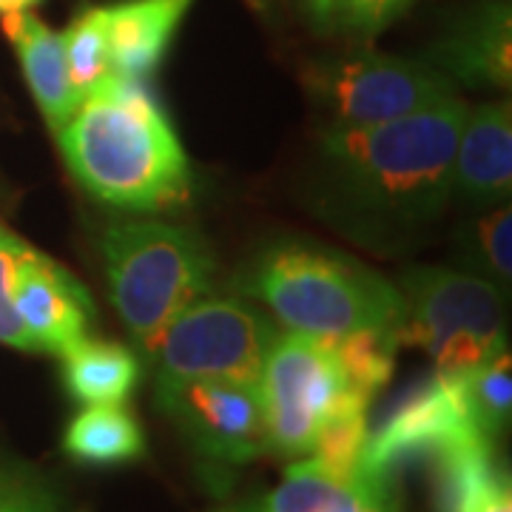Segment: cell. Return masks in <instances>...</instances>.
Returning <instances> with one entry per match:
<instances>
[{
    "label": "cell",
    "instance_id": "obj_31",
    "mask_svg": "<svg viewBox=\"0 0 512 512\" xmlns=\"http://www.w3.org/2000/svg\"><path fill=\"white\" fill-rule=\"evenodd\" d=\"M37 3H40V0H32V6H37Z\"/></svg>",
    "mask_w": 512,
    "mask_h": 512
},
{
    "label": "cell",
    "instance_id": "obj_12",
    "mask_svg": "<svg viewBox=\"0 0 512 512\" xmlns=\"http://www.w3.org/2000/svg\"><path fill=\"white\" fill-rule=\"evenodd\" d=\"M430 63L450 80L470 89H510L512 12L507 0L473 9L430 52Z\"/></svg>",
    "mask_w": 512,
    "mask_h": 512
},
{
    "label": "cell",
    "instance_id": "obj_18",
    "mask_svg": "<svg viewBox=\"0 0 512 512\" xmlns=\"http://www.w3.org/2000/svg\"><path fill=\"white\" fill-rule=\"evenodd\" d=\"M63 382L77 402L123 404L140 382V362L117 342L86 336L63 353Z\"/></svg>",
    "mask_w": 512,
    "mask_h": 512
},
{
    "label": "cell",
    "instance_id": "obj_22",
    "mask_svg": "<svg viewBox=\"0 0 512 512\" xmlns=\"http://www.w3.org/2000/svg\"><path fill=\"white\" fill-rule=\"evenodd\" d=\"M464 393L467 404L473 410V419L478 427L495 439L507 421L512 410V362L510 353L501 350L490 362L473 367L464 373Z\"/></svg>",
    "mask_w": 512,
    "mask_h": 512
},
{
    "label": "cell",
    "instance_id": "obj_24",
    "mask_svg": "<svg viewBox=\"0 0 512 512\" xmlns=\"http://www.w3.org/2000/svg\"><path fill=\"white\" fill-rule=\"evenodd\" d=\"M464 254L478 276L490 282H510L512 276V211L495 205L490 214L478 217L464 234Z\"/></svg>",
    "mask_w": 512,
    "mask_h": 512
},
{
    "label": "cell",
    "instance_id": "obj_9",
    "mask_svg": "<svg viewBox=\"0 0 512 512\" xmlns=\"http://www.w3.org/2000/svg\"><path fill=\"white\" fill-rule=\"evenodd\" d=\"M476 439H490L467 404L464 373H436L430 382L410 390L390 410L376 433H370L365 467L370 476L390 484L396 470L419 461H436L444 453Z\"/></svg>",
    "mask_w": 512,
    "mask_h": 512
},
{
    "label": "cell",
    "instance_id": "obj_19",
    "mask_svg": "<svg viewBox=\"0 0 512 512\" xmlns=\"http://www.w3.org/2000/svg\"><path fill=\"white\" fill-rule=\"evenodd\" d=\"M63 450L80 464L114 467L143 458L146 436L123 404H86L66 427Z\"/></svg>",
    "mask_w": 512,
    "mask_h": 512
},
{
    "label": "cell",
    "instance_id": "obj_23",
    "mask_svg": "<svg viewBox=\"0 0 512 512\" xmlns=\"http://www.w3.org/2000/svg\"><path fill=\"white\" fill-rule=\"evenodd\" d=\"M367 404H370L367 399H353V402L345 404L319 430V436H316L311 447V458L322 461L330 470H339V473L362 470L367 439H370Z\"/></svg>",
    "mask_w": 512,
    "mask_h": 512
},
{
    "label": "cell",
    "instance_id": "obj_13",
    "mask_svg": "<svg viewBox=\"0 0 512 512\" xmlns=\"http://www.w3.org/2000/svg\"><path fill=\"white\" fill-rule=\"evenodd\" d=\"M512 191L510 100L467 109L453 157V194L473 202L507 200Z\"/></svg>",
    "mask_w": 512,
    "mask_h": 512
},
{
    "label": "cell",
    "instance_id": "obj_27",
    "mask_svg": "<svg viewBox=\"0 0 512 512\" xmlns=\"http://www.w3.org/2000/svg\"><path fill=\"white\" fill-rule=\"evenodd\" d=\"M413 0H339L336 15L348 20L353 29L376 35L402 15Z\"/></svg>",
    "mask_w": 512,
    "mask_h": 512
},
{
    "label": "cell",
    "instance_id": "obj_1",
    "mask_svg": "<svg viewBox=\"0 0 512 512\" xmlns=\"http://www.w3.org/2000/svg\"><path fill=\"white\" fill-rule=\"evenodd\" d=\"M72 177L106 205L154 214L191 194V165L146 80L111 74L55 131Z\"/></svg>",
    "mask_w": 512,
    "mask_h": 512
},
{
    "label": "cell",
    "instance_id": "obj_2",
    "mask_svg": "<svg viewBox=\"0 0 512 512\" xmlns=\"http://www.w3.org/2000/svg\"><path fill=\"white\" fill-rule=\"evenodd\" d=\"M467 106L453 97L379 126H330L325 157L342 188L365 208L402 220L439 214L453 194V157Z\"/></svg>",
    "mask_w": 512,
    "mask_h": 512
},
{
    "label": "cell",
    "instance_id": "obj_11",
    "mask_svg": "<svg viewBox=\"0 0 512 512\" xmlns=\"http://www.w3.org/2000/svg\"><path fill=\"white\" fill-rule=\"evenodd\" d=\"M15 311L35 350L57 356L86 339L97 316L83 282L32 245L15 274Z\"/></svg>",
    "mask_w": 512,
    "mask_h": 512
},
{
    "label": "cell",
    "instance_id": "obj_6",
    "mask_svg": "<svg viewBox=\"0 0 512 512\" xmlns=\"http://www.w3.org/2000/svg\"><path fill=\"white\" fill-rule=\"evenodd\" d=\"M259 396L268 427V453L308 456L319 430L353 399H367L348 382L328 339L276 333L259 373ZM370 402V399H367Z\"/></svg>",
    "mask_w": 512,
    "mask_h": 512
},
{
    "label": "cell",
    "instance_id": "obj_15",
    "mask_svg": "<svg viewBox=\"0 0 512 512\" xmlns=\"http://www.w3.org/2000/svg\"><path fill=\"white\" fill-rule=\"evenodd\" d=\"M194 3L197 0H120L106 6L111 74L148 80L163 63Z\"/></svg>",
    "mask_w": 512,
    "mask_h": 512
},
{
    "label": "cell",
    "instance_id": "obj_30",
    "mask_svg": "<svg viewBox=\"0 0 512 512\" xmlns=\"http://www.w3.org/2000/svg\"><path fill=\"white\" fill-rule=\"evenodd\" d=\"M214 512H262V504L256 501H242V504H228V507H220Z\"/></svg>",
    "mask_w": 512,
    "mask_h": 512
},
{
    "label": "cell",
    "instance_id": "obj_7",
    "mask_svg": "<svg viewBox=\"0 0 512 512\" xmlns=\"http://www.w3.org/2000/svg\"><path fill=\"white\" fill-rule=\"evenodd\" d=\"M276 339L271 322L239 299L202 296L148 348L157 379H231L259 384L265 356Z\"/></svg>",
    "mask_w": 512,
    "mask_h": 512
},
{
    "label": "cell",
    "instance_id": "obj_28",
    "mask_svg": "<svg viewBox=\"0 0 512 512\" xmlns=\"http://www.w3.org/2000/svg\"><path fill=\"white\" fill-rule=\"evenodd\" d=\"M336 3L339 0H308L311 12L316 15V20H328L336 15Z\"/></svg>",
    "mask_w": 512,
    "mask_h": 512
},
{
    "label": "cell",
    "instance_id": "obj_16",
    "mask_svg": "<svg viewBox=\"0 0 512 512\" xmlns=\"http://www.w3.org/2000/svg\"><path fill=\"white\" fill-rule=\"evenodd\" d=\"M3 32L18 52L26 83L43 120L52 131L63 128L74 117V111L80 109V100L69 80L60 32L49 29L37 15H32V9L3 12Z\"/></svg>",
    "mask_w": 512,
    "mask_h": 512
},
{
    "label": "cell",
    "instance_id": "obj_26",
    "mask_svg": "<svg viewBox=\"0 0 512 512\" xmlns=\"http://www.w3.org/2000/svg\"><path fill=\"white\" fill-rule=\"evenodd\" d=\"M26 251L29 242H23L6 225H0V342L9 348L35 353V345L15 311V274Z\"/></svg>",
    "mask_w": 512,
    "mask_h": 512
},
{
    "label": "cell",
    "instance_id": "obj_21",
    "mask_svg": "<svg viewBox=\"0 0 512 512\" xmlns=\"http://www.w3.org/2000/svg\"><path fill=\"white\" fill-rule=\"evenodd\" d=\"M328 345L336 353L339 365L345 367L350 387L367 399H373L390 382L396 350L402 348L399 328L356 330L339 339H328Z\"/></svg>",
    "mask_w": 512,
    "mask_h": 512
},
{
    "label": "cell",
    "instance_id": "obj_4",
    "mask_svg": "<svg viewBox=\"0 0 512 512\" xmlns=\"http://www.w3.org/2000/svg\"><path fill=\"white\" fill-rule=\"evenodd\" d=\"M103 259L111 302L146 353L168 322L214 285L205 242L163 220L114 222L103 237Z\"/></svg>",
    "mask_w": 512,
    "mask_h": 512
},
{
    "label": "cell",
    "instance_id": "obj_10",
    "mask_svg": "<svg viewBox=\"0 0 512 512\" xmlns=\"http://www.w3.org/2000/svg\"><path fill=\"white\" fill-rule=\"evenodd\" d=\"M157 407L211 461L248 464L268 453L259 384L231 379H157Z\"/></svg>",
    "mask_w": 512,
    "mask_h": 512
},
{
    "label": "cell",
    "instance_id": "obj_14",
    "mask_svg": "<svg viewBox=\"0 0 512 512\" xmlns=\"http://www.w3.org/2000/svg\"><path fill=\"white\" fill-rule=\"evenodd\" d=\"M262 512H396L390 484L370 476L365 467L353 473L330 470L316 458L293 461Z\"/></svg>",
    "mask_w": 512,
    "mask_h": 512
},
{
    "label": "cell",
    "instance_id": "obj_20",
    "mask_svg": "<svg viewBox=\"0 0 512 512\" xmlns=\"http://www.w3.org/2000/svg\"><path fill=\"white\" fill-rule=\"evenodd\" d=\"M63 55L69 80L83 103L111 77L109 35H106V6H89L63 32Z\"/></svg>",
    "mask_w": 512,
    "mask_h": 512
},
{
    "label": "cell",
    "instance_id": "obj_3",
    "mask_svg": "<svg viewBox=\"0 0 512 512\" xmlns=\"http://www.w3.org/2000/svg\"><path fill=\"white\" fill-rule=\"evenodd\" d=\"M291 333L339 339L356 330L399 328L402 293L387 279L339 256L276 248L242 282Z\"/></svg>",
    "mask_w": 512,
    "mask_h": 512
},
{
    "label": "cell",
    "instance_id": "obj_8",
    "mask_svg": "<svg viewBox=\"0 0 512 512\" xmlns=\"http://www.w3.org/2000/svg\"><path fill=\"white\" fill-rule=\"evenodd\" d=\"M308 89L328 111L330 126L359 128L402 120L456 97V86L436 66L404 57L356 52L308 72Z\"/></svg>",
    "mask_w": 512,
    "mask_h": 512
},
{
    "label": "cell",
    "instance_id": "obj_17",
    "mask_svg": "<svg viewBox=\"0 0 512 512\" xmlns=\"http://www.w3.org/2000/svg\"><path fill=\"white\" fill-rule=\"evenodd\" d=\"M433 464L439 473L441 512H512L510 476L495 461L493 439L461 444Z\"/></svg>",
    "mask_w": 512,
    "mask_h": 512
},
{
    "label": "cell",
    "instance_id": "obj_29",
    "mask_svg": "<svg viewBox=\"0 0 512 512\" xmlns=\"http://www.w3.org/2000/svg\"><path fill=\"white\" fill-rule=\"evenodd\" d=\"M32 9V0H0V15L3 12H26Z\"/></svg>",
    "mask_w": 512,
    "mask_h": 512
},
{
    "label": "cell",
    "instance_id": "obj_5",
    "mask_svg": "<svg viewBox=\"0 0 512 512\" xmlns=\"http://www.w3.org/2000/svg\"><path fill=\"white\" fill-rule=\"evenodd\" d=\"M399 345L430 356L436 373L458 376L507 350L498 285L453 268H413L402 279Z\"/></svg>",
    "mask_w": 512,
    "mask_h": 512
},
{
    "label": "cell",
    "instance_id": "obj_25",
    "mask_svg": "<svg viewBox=\"0 0 512 512\" xmlns=\"http://www.w3.org/2000/svg\"><path fill=\"white\" fill-rule=\"evenodd\" d=\"M0 512H69V504L35 464L0 453Z\"/></svg>",
    "mask_w": 512,
    "mask_h": 512
}]
</instances>
